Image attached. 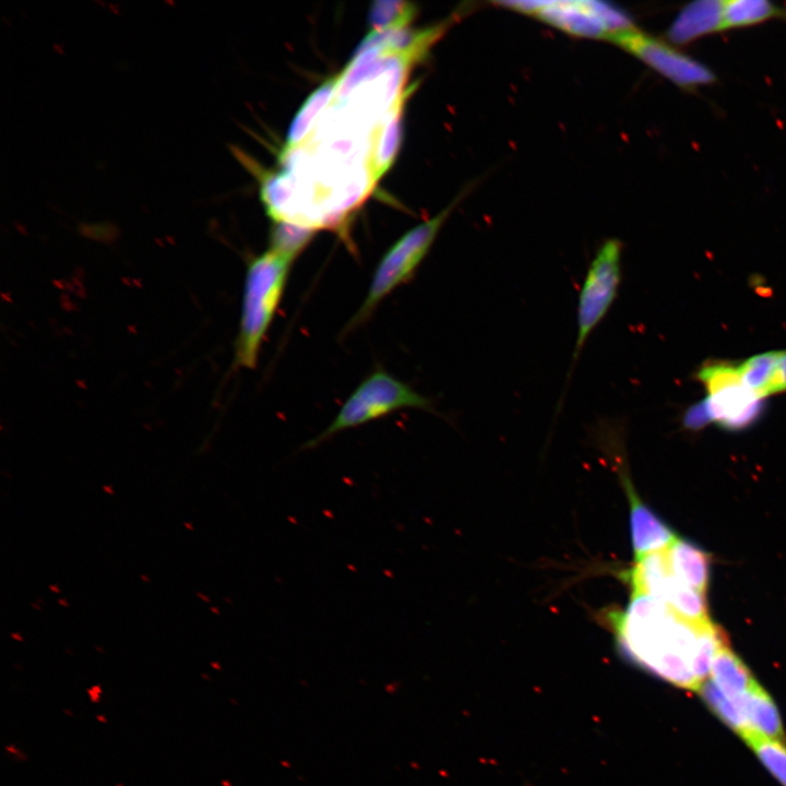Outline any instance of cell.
I'll use <instances>...</instances> for the list:
<instances>
[{"instance_id":"obj_14","label":"cell","mask_w":786,"mask_h":786,"mask_svg":"<svg viewBox=\"0 0 786 786\" xmlns=\"http://www.w3.org/2000/svg\"><path fill=\"white\" fill-rule=\"evenodd\" d=\"M708 679L730 702L741 699L759 683L728 643L717 651Z\"/></svg>"},{"instance_id":"obj_17","label":"cell","mask_w":786,"mask_h":786,"mask_svg":"<svg viewBox=\"0 0 786 786\" xmlns=\"http://www.w3.org/2000/svg\"><path fill=\"white\" fill-rule=\"evenodd\" d=\"M782 354L783 350L758 354L738 367L742 382L762 400L773 394L774 379Z\"/></svg>"},{"instance_id":"obj_11","label":"cell","mask_w":786,"mask_h":786,"mask_svg":"<svg viewBox=\"0 0 786 786\" xmlns=\"http://www.w3.org/2000/svg\"><path fill=\"white\" fill-rule=\"evenodd\" d=\"M733 705L746 723L748 728L747 734L753 733L786 743L785 731L777 706L760 683L738 700L737 703L734 702Z\"/></svg>"},{"instance_id":"obj_1","label":"cell","mask_w":786,"mask_h":786,"mask_svg":"<svg viewBox=\"0 0 786 786\" xmlns=\"http://www.w3.org/2000/svg\"><path fill=\"white\" fill-rule=\"evenodd\" d=\"M607 620L623 658L683 690H699L710 677L717 651L728 643L713 621L688 620L644 594H631L627 607L609 611Z\"/></svg>"},{"instance_id":"obj_10","label":"cell","mask_w":786,"mask_h":786,"mask_svg":"<svg viewBox=\"0 0 786 786\" xmlns=\"http://www.w3.org/2000/svg\"><path fill=\"white\" fill-rule=\"evenodd\" d=\"M718 32H723L722 0H699L682 8L667 31V39L672 45H686Z\"/></svg>"},{"instance_id":"obj_21","label":"cell","mask_w":786,"mask_h":786,"mask_svg":"<svg viewBox=\"0 0 786 786\" xmlns=\"http://www.w3.org/2000/svg\"><path fill=\"white\" fill-rule=\"evenodd\" d=\"M314 230L287 222H274L271 231V248L294 257L306 247Z\"/></svg>"},{"instance_id":"obj_12","label":"cell","mask_w":786,"mask_h":786,"mask_svg":"<svg viewBox=\"0 0 786 786\" xmlns=\"http://www.w3.org/2000/svg\"><path fill=\"white\" fill-rule=\"evenodd\" d=\"M668 568L680 583L706 595L710 579V555L694 544L676 539L665 549Z\"/></svg>"},{"instance_id":"obj_22","label":"cell","mask_w":786,"mask_h":786,"mask_svg":"<svg viewBox=\"0 0 786 786\" xmlns=\"http://www.w3.org/2000/svg\"><path fill=\"white\" fill-rule=\"evenodd\" d=\"M710 421L711 418L705 400L689 407L682 418V422L688 429H700Z\"/></svg>"},{"instance_id":"obj_3","label":"cell","mask_w":786,"mask_h":786,"mask_svg":"<svg viewBox=\"0 0 786 786\" xmlns=\"http://www.w3.org/2000/svg\"><path fill=\"white\" fill-rule=\"evenodd\" d=\"M407 407L428 409L430 402L406 383L379 369L354 390L333 421L319 436L305 443L302 449H314L341 431Z\"/></svg>"},{"instance_id":"obj_9","label":"cell","mask_w":786,"mask_h":786,"mask_svg":"<svg viewBox=\"0 0 786 786\" xmlns=\"http://www.w3.org/2000/svg\"><path fill=\"white\" fill-rule=\"evenodd\" d=\"M622 481L630 504V533L635 559L669 547L676 539L674 531L638 496L629 476Z\"/></svg>"},{"instance_id":"obj_6","label":"cell","mask_w":786,"mask_h":786,"mask_svg":"<svg viewBox=\"0 0 786 786\" xmlns=\"http://www.w3.org/2000/svg\"><path fill=\"white\" fill-rule=\"evenodd\" d=\"M499 4L577 37L609 40L614 34L633 26L622 11L599 1H504Z\"/></svg>"},{"instance_id":"obj_19","label":"cell","mask_w":786,"mask_h":786,"mask_svg":"<svg viewBox=\"0 0 786 786\" xmlns=\"http://www.w3.org/2000/svg\"><path fill=\"white\" fill-rule=\"evenodd\" d=\"M416 7L406 1L378 0L370 5L368 20L372 32L404 28L415 16Z\"/></svg>"},{"instance_id":"obj_5","label":"cell","mask_w":786,"mask_h":786,"mask_svg":"<svg viewBox=\"0 0 786 786\" xmlns=\"http://www.w3.org/2000/svg\"><path fill=\"white\" fill-rule=\"evenodd\" d=\"M621 257L620 240L607 239L598 248L587 269L577 299V333L568 379L571 378L590 335L604 320L618 296L622 275Z\"/></svg>"},{"instance_id":"obj_20","label":"cell","mask_w":786,"mask_h":786,"mask_svg":"<svg viewBox=\"0 0 786 786\" xmlns=\"http://www.w3.org/2000/svg\"><path fill=\"white\" fill-rule=\"evenodd\" d=\"M702 701L727 727L742 737L748 728L731 702L707 678L696 691Z\"/></svg>"},{"instance_id":"obj_16","label":"cell","mask_w":786,"mask_h":786,"mask_svg":"<svg viewBox=\"0 0 786 786\" xmlns=\"http://www.w3.org/2000/svg\"><path fill=\"white\" fill-rule=\"evenodd\" d=\"M337 81L338 76L330 78L309 95L290 123L286 139V148L298 146L305 139L315 117L335 95Z\"/></svg>"},{"instance_id":"obj_13","label":"cell","mask_w":786,"mask_h":786,"mask_svg":"<svg viewBox=\"0 0 786 786\" xmlns=\"http://www.w3.org/2000/svg\"><path fill=\"white\" fill-rule=\"evenodd\" d=\"M405 94H403L394 106L379 121L371 136V148L369 154V169L374 182H377L390 168L401 143L402 134V109Z\"/></svg>"},{"instance_id":"obj_8","label":"cell","mask_w":786,"mask_h":786,"mask_svg":"<svg viewBox=\"0 0 786 786\" xmlns=\"http://www.w3.org/2000/svg\"><path fill=\"white\" fill-rule=\"evenodd\" d=\"M698 378L708 393L705 403L711 421L736 430L759 418L763 400L746 386L738 367L726 362L708 364L700 369Z\"/></svg>"},{"instance_id":"obj_23","label":"cell","mask_w":786,"mask_h":786,"mask_svg":"<svg viewBox=\"0 0 786 786\" xmlns=\"http://www.w3.org/2000/svg\"><path fill=\"white\" fill-rule=\"evenodd\" d=\"M784 391H786V350H783L782 357L777 366L773 384V394Z\"/></svg>"},{"instance_id":"obj_7","label":"cell","mask_w":786,"mask_h":786,"mask_svg":"<svg viewBox=\"0 0 786 786\" xmlns=\"http://www.w3.org/2000/svg\"><path fill=\"white\" fill-rule=\"evenodd\" d=\"M609 40L688 92L716 80L714 72L704 63L634 26L614 34Z\"/></svg>"},{"instance_id":"obj_15","label":"cell","mask_w":786,"mask_h":786,"mask_svg":"<svg viewBox=\"0 0 786 786\" xmlns=\"http://www.w3.org/2000/svg\"><path fill=\"white\" fill-rule=\"evenodd\" d=\"M786 19V10L766 0H722L723 31Z\"/></svg>"},{"instance_id":"obj_2","label":"cell","mask_w":786,"mask_h":786,"mask_svg":"<svg viewBox=\"0 0 786 786\" xmlns=\"http://www.w3.org/2000/svg\"><path fill=\"white\" fill-rule=\"evenodd\" d=\"M295 258L270 247L249 261L235 347L236 367H255L261 343L279 303Z\"/></svg>"},{"instance_id":"obj_18","label":"cell","mask_w":786,"mask_h":786,"mask_svg":"<svg viewBox=\"0 0 786 786\" xmlns=\"http://www.w3.org/2000/svg\"><path fill=\"white\" fill-rule=\"evenodd\" d=\"M741 739L772 776L786 786V743L753 733L743 735Z\"/></svg>"},{"instance_id":"obj_4","label":"cell","mask_w":786,"mask_h":786,"mask_svg":"<svg viewBox=\"0 0 786 786\" xmlns=\"http://www.w3.org/2000/svg\"><path fill=\"white\" fill-rule=\"evenodd\" d=\"M452 207L408 230L385 252L373 273L366 298L348 326L365 321L381 300L412 278Z\"/></svg>"}]
</instances>
